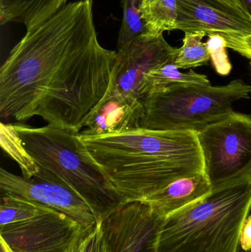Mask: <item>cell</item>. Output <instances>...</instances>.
Instances as JSON below:
<instances>
[{"label": "cell", "mask_w": 251, "mask_h": 252, "mask_svg": "<svg viewBox=\"0 0 251 252\" xmlns=\"http://www.w3.org/2000/svg\"><path fill=\"white\" fill-rule=\"evenodd\" d=\"M116 51L97 38L92 0L66 3L27 31L0 69V117L79 133L104 97Z\"/></svg>", "instance_id": "6da1fadb"}, {"label": "cell", "mask_w": 251, "mask_h": 252, "mask_svg": "<svg viewBox=\"0 0 251 252\" xmlns=\"http://www.w3.org/2000/svg\"><path fill=\"white\" fill-rule=\"evenodd\" d=\"M84 151L126 201H141L172 182L204 173L197 133L139 128L78 133Z\"/></svg>", "instance_id": "7a4b0ae2"}, {"label": "cell", "mask_w": 251, "mask_h": 252, "mask_svg": "<svg viewBox=\"0 0 251 252\" xmlns=\"http://www.w3.org/2000/svg\"><path fill=\"white\" fill-rule=\"evenodd\" d=\"M251 213V175L212 189L207 196L164 219L156 252H240Z\"/></svg>", "instance_id": "3957f363"}, {"label": "cell", "mask_w": 251, "mask_h": 252, "mask_svg": "<svg viewBox=\"0 0 251 252\" xmlns=\"http://www.w3.org/2000/svg\"><path fill=\"white\" fill-rule=\"evenodd\" d=\"M13 126L35 162L72 188L99 220L127 202L88 157L78 133L49 125Z\"/></svg>", "instance_id": "277c9868"}, {"label": "cell", "mask_w": 251, "mask_h": 252, "mask_svg": "<svg viewBox=\"0 0 251 252\" xmlns=\"http://www.w3.org/2000/svg\"><path fill=\"white\" fill-rule=\"evenodd\" d=\"M251 96V85L241 79L224 86H170L142 99L144 114L140 127L198 133L234 113V103Z\"/></svg>", "instance_id": "5b68a950"}, {"label": "cell", "mask_w": 251, "mask_h": 252, "mask_svg": "<svg viewBox=\"0 0 251 252\" xmlns=\"http://www.w3.org/2000/svg\"><path fill=\"white\" fill-rule=\"evenodd\" d=\"M212 189L251 175V115L234 112L197 133Z\"/></svg>", "instance_id": "8992f818"}, {"label": "cell", "mask_w": 251, "mask_h": 252, "mask_svg": "<svg viewBox=\"0 0 251 252\" xmlns=\"http://www.w3.org/2000/svg\"><path fill=\"white\" fill-rule=\"evenodd\" d=\"M0 189L1 193L16 195L64 213L85 230H91L100 221L92 209L72 188L41 167L30 179L1 168Z\"/></svg>", "instance_id": "52a82bcc"}, {"label": "cell", "mask_w": 251, "mask_h": 252, "mask_svg": "<svg viewBox=\"0 0 251 252\" xmlns=\"http://www.w3.org/2000/svg\"><path fill=\"white\" fill-rule=\"evenodd\" d=\"M178 50L163 35L148 33L119 47L107 93L142 100L140 90L144 76L156 68L173 63Z\"/></svg>", "instance_id": "ba28073f"}, {"label": "cell", "mask_w": 251, "mask_h": 252, "mask_svg": "<svg viewBox=\"0 0 251 252\" xmlns=\"http://www.w3.org/2000/svg\"><path fill=\"white\" fill-rule=\"evenodd\" d=\"M164 219L144 201H127L100 220L106 252H156Z\"/></svg>", "instance_id": "9c48e42d"}, {"label": "cell", "mask_w": 251, "mask_h": 252, "mask_svg": "<svg viewBox=\"0 0 251 252\" xmlns=\"http://www.w3.org/2000/svg\"><path fill=\"white\" fill-rule=\"evenodd\" d=\"M83 230L76 220L50 209L29 220L0 226V239L13 252H66Z\"/></svg>", "instance_id": "30bf717a"}, {"label": "cell", "mask_w": 251, "mask_h": 252, "mask_svg": "<svg viewBox=\"0 0 251 252\" xmlns=\"http://www.w3.org/2000/svg\"><path fill=\"white\" fill-rule=\"evenodd\" d=\"M177 30L228 38L251 34V22L225 11L211 0H176Z\"/></svg>", "instance_id": "8fae6325"}, {"label": "cell", "mask_w": 251, "mask_h": 252, "mask_svg": "<svg viewBox=\"0 0 251 252\" xmlns=\"http://www.w3.org/2000/svg\"><path fill=\"white\" fill-rule=\"evenodd\" d=\"M142 100L108 93L91 112L85 124L84 135L121 133L140 127L144 117Z\"/></svg>", "instance_id": "7c38bea8"}, {"label": "cell", "mask_w": 251, "mask_h": 252, "mask_svg": "<svg viewBox=\"0 0 251 252\" xmlns=\"http://www.w3.org/2000/svg\"><path fill=\"white\" fill-rule=\"evenodd\" d=\"M212 185L204 173L182 178L141 200L162 219L181 211L207 196Z\"/></svg>", "instance_id": "4fadbf2b"}, {"label": "cell", "mask_w": 251, "mask_h": 252, "mask_svg": "<svg viewBox=\"0 0 251 252\" xmlns=\"http://www.w3.org/2000/svg\"><path fill=\"white\" fill-rule=\"evenodd\" d=\"M67 0H0L1 25L23 24L30 31L53 16Z\"/></svg>", "instance_id": "5bb4252c"}, {"label": "cell", "mask_w": 251, "mask_h": 252, "mask_svg": "<svg viewBox=\"0 0 251 252\" xmlns=\"http://www.w3.org/2000/svg\"><path fill=\"white\" fill-rule=\"evenodd\" d=\"M178 84L210 85L211 82L206 75L193 70L183 72L173 63H168L153 69L144 76L140 90L141 99L147 94Z\"/></svg>", "instance_id": "9a60e30c"}, {"label": "cell", "mask_w": 251, "mask_h": 252, "mask_svg": "<svg viewBox=\"0 0 251 252\" xmlns=\"http://www.w3.org/2000/svg\"><path fill=\"white\" fill-rule=\"evenodd\" d=\"M141 12L150 35H163L166 31L177 30L176 0H155Z\"/></svg>", "instance_id": "2e32d148"}, {"label": "cell", "mask_w": 251, "mask_h": 252, "mask_svg": "<svg viewBox=\"0 0 251 252\" xmlns=\"http://www.w3.org/2000/svg\"><path fill=\"white\" fill-rule=\"evenodd\" d=\"M1 145L3 151L19 164L22 176L30 179L38 173L40 166L27 151L13 124L1 123Z\"/></svg>", "instance_id": "e0dca14e"}, {"label": "cell", "mask_w": 251, "mask_h": 252, "mask_svg": "<svg viewBox=\"0 0 251 252\" xmlns=\"http://www.w3.org/2000/svg\"><path fill=\"white\" fill-rule=\"evenodd\" d=\"M50 209L47 206L16 195L1 193L0 226L29 220Z\"/></svg>", "instance_id": "ac0fdd59"}, {"label": "cell", "mask_w": 251, "mask_h": 252, "mask_svg": "<svg viewBox=\"0 0 251 252\" xmlns=\"http://www.w3.org/2000/svg\"><path fill=\"white\" fill-rule=\"evenodd\" d=\"M205 36L204 32H186L173 62L178 69L198 67L209 62L211 56L207 44L202 41Z\"/></svg>", "instance_id": "d6986e66"}, {"label": "cell", "mask_w": 251, "mask_h": 252, "mask_svg": "<svg viewBox=\"0 0 251 252\" xmlns=\"http://www.w3.org/2000/svg\"><path fill=\"white\" fill-rule=\"evenodd\" d=\"M123 17L119 32L118 48L147 33L142 12L135 0H122Z\"/></svg>", "instance_id": "ffe728a7"}, {"label": "cell", "mask_w": 251, "mask_h": 252, "mask_svg": "<svg viewBox=\"0 0 251 252\" xmlns=\"http://www.w3.org/2000/svg\"><path fill=\"white\" fill-rule=\"evenodd\" d=\"M206 44L216 72L223 76L228 75L231 72L232 66L227 54L225 38L221 35H210Z\"/></svg>", "instance_id": "44dd1931"}, {"label": "cell", "mask_w": 251, "mask_h": 252, "mask_svg": "<svg viewBox=\"0 0 251 252\" xmlns=\"http://www.w3.org/2000/svg\"><path fill=\"white\" fill-rule=\"evenodd\" d=\"M225 11L251 22V15L241 0H211Z\"/></svg>", "instance_id": "7402d4cb"}, {"label": "cell", "mask_w": 251, "mask_h": 252, "mask_svg": "<svg viewBox=\"0 0 251 252\" xmlns=\"http://www.w3.org/2000/svg\"><path fill=\"white\" fill-rule=\"evenodd\" d=\"M227 48L231 49L251 62V34L225 40Z\"/></svg>", "instance_id": "603a6c76"}, {"label": "cell", "mask_w": 251, "mask_h": 252, "mask_svg": "<svg viewBox=\"0 0 251 252\" xmlns=\"http://www.w3.org/2000/svg\"><path fill=\"white\" fill-rule=\"evenodd\" d=\"M87 246H88V252H106L103 237H102L100 221L88 232V236H87Z\"/></svg>", "instance_id": "cb8c5ba5"}, {"label": "cell", "mask_w": 251, "mask_h": 252, "mask_svg": "<svg viewBox=\"0 0 251 252\" xmlns=\"http://www.w3.org/2000/svg\"><path fill=\"white\" fill-rule=\"evenodd\" d=\"M240 250L243 251L251 249V213L248 216L243 225L240 236Z\"/></svg>", "instance_id": "d4e9b609"}, {"label": "cell", "mask_w": 251, "mask_h": 252, "mask_svg": "<svg viewBox=\"0 0 251 252\" xmlns=\"http://www.w3.org/2000/svg\"><path fill=\"white\" fill-rule=\"evenodd\" d=\"M89 231L83 230L75 238V241L72 242V244H71L70 247L66 250V252H82L84 245H85L87 235H88Z\"/></svg>", "instance_id": "484cf974"}, {"label": "cell", "mask_w": 251, "mask_h": 252, "mask_svg": "<svg viewBox=\"0 0 251 252\" xmlns=\"http://www.w3.org/2000/svg\"><path fill=\"white\" fill-rule=\"evenodd\" d=\"M155 0H135L137 6L139 7L140 10H142L147 6L150 5Z\"/></svg>", "instance_id": "4316f807"}, {"label": "cell", "mask_w": 251, "mask_h": 252, "mask_svg": "<svg viewBox=\"0 0 251 252\" xmlns=\"http://www.w3.org/2000/svg\"><path fill=\"white\" fill-rule=\"evenodd\" d=\"M0 241H0V245H1V251L0 252H13L3 240L0 239Z\"/></svg>", "instance_id": "83f0119b"}, {"label": "cell", "mask_w": 251, "mask_h": 252, "mask_svg": "<svg viewBox=\"0 0 251 252\" xmlns=\"http://www.w3.org/2000/svg\"><path fill=\"white\" fill-rule=\"evenodd\" d=\"M241 1L251 15V0H241Z\"/></svg>", "instance_id": "f1b7e54d"}, {"label": "cell", "mask_w": 251, "mask_h": 252, "mask_svg": "<svg viewBox=\"0 0 251 252\" xmlns=\"http://www.w3.org/2000/svg\"><path fill=\"white\" fill-rule=\"evenodd\" d=\"M240 252H251V250H247V251H243V250H240Z\"/></svg>", "instance_id": "f546056e"}, {"label": "cell", "mask_w": 251, "mask_h": 252, "mask_svg": "<svg viewBox=\"0 0 251 252\" xmlns=\"http://www.w3.org/2000/svg\"><path fill=\"white\" fill-rule=\"evenodd\" d=\"M250 70H251V64H250Z\"/></svg>", "instance_id": "4dcf8cb0"}]
</instances>
